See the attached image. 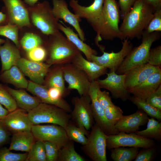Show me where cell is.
Listing matches in <instances>:
<instances>
[{"instance_id":"9c48e42d","label":"cell","mask_w":161,"mask_h":161,"mask_svg":"<svg viewBox=\"0 0 161 161\" xmlns=\"http://www.w3.org/2000/svg\"><path fill=\"white\" fill-rule=\"evenodd\" d=\"M91 99L89 95L73 97L72 102L74 105L71 112V119L76 126L88 131L94 124V118L91 106Z\"/></svg>"},{"instance_id":"cb8c5ba5","label":"cell","mask_w":161,"mask_h":161,"mask_svg":"<svg viewBox=\"0 0 161 161\" xmlns=\"http://www.w3.org/2000/svg\"><path fill=\"white\" fill-rule=\"evenodd\" d=\"M161 84V70L152 74L144 81L129 91L134 96L146 100Z\"/></svg>"},{"instance_id":"ba28073f","label":"cell","mask_w":161,"mask_h":161,"mask_svg":"<svg viewBox=\"0 0 161 161\" xmlns=\"http://www.w3.org/2000/svg\"><path fill=\"white\" fill-rule=\"evenodd\" d=\"M104 24L100 35L102 39L112 40L120 38L119 23L120 15L117 4L115 0H104L103 8Z\"/></svg>"},{"instance_id":"277c9868","label":"cell","mask_w":161,"mask_h":161,"mask_svg":"<svg viewBox=\"0 0 161 161\" xmlns=\"http://www.w3.org/2000/svg\"><path fill=\"white\" fill-rule=\"evenodd\" d=\"M160 32L147 33L143 31L141 44L138 46L132 48L116 73L118 74H124L136 66L147 63L151 46L160 37Z\"/></svg>"},{"instance_id":"f546056e","label":"cell","mask_w":161,"mask_h":161,"mask_svg":"<svg viewBox=\"0 0 161 161\" xmlns=\"http://www.w3.org/2000/svg\"><path fill=\"white\" fill-rule=\"evenodd\" d=\"M0 80L21 89H27L28 83V81L17 65L2 72L0 75Z\"/></svg>"},{"instance_id":"6da1fadb","label":"cell","mask_w":161,"mask_h":161,"mask_svg":"<svg viewBox=\"0 0 161 161\" xmlns=\"http://www.w3.org/2000/svg\"><path fill=\"white\" fill-rule=\"evenodd\" d=\"M154 10L145 0H137L123 18L119 27L120 38H139L151 19Z\"/></svg>"},{"instance_id":"d6a6232c","label":"cell","mask_w":161,"mask_h":161,"mask_svg":"<svg viewBox=\"0 0 161 161\" xmlns=\"http://www.w3.org/2000/svg\"><path fill=\"white\" fill-rule=\"evenodd\" d=\"M139 148L120 147L111 149L110 157L114 161H131L135 159Z\"/></svg>"},{"instance_id":"8992f818","label":"cell","mask_w":161,"mask_h":161,"mask_svg":"<svg viewBox=\"0 0 161 161\" xmlns=\"http://www.w3.org/2000/svg\"><path fill=\"white\" fill-rule=\"evenodd\" d=\"M104 0H94L89 6L85 7L80 5L77 0H70L69 5L74 13L80 18L85 19L96 33V42L102 40L100 35L102 31L104 19L103 8Z\"/></svg>"},{"instance_id":"db71d44e","label":"cell","mask_w":161,"mask_h":161,"mask_svg":"<svg viewBox=\"0 0 161 161\" xmlns=\"http://www.w3.org/2000/svg\"><path fill=\"white\" fill-rule=\"evenodd\" d=\"M7 23V19L6 15L0 12V25H4Z\"/></svg>"},{"instance_id":"bcb514c9","label":"cell","mask_w":161,"mask_h":161,"mask_svg":"<svg viewBox=\"0 0 161 161\" xmlns=\"http://www.w3.org/2000/svg\"><path fill=\"white\" fill-rule=\"evenodd\" d=\"M155 146L145 148L139 151L134 159L135 161H152L154 159Z\"/></svg>"},{"instance_id":"ee69618b","label":"cell","mask_w":161,"mask_h":161,"mask_svg":"<svg viewBox=\"0 0 161 161\" xmlns=\"http://www.w3.org/2000/svg\"><path fill=\"white\" fill-rule=\"evenodd\" d=\"M147 63L155 66L161 67V46L151 49Z\"/></svg>"},{"instance_id":"d4e9b609","label":"cell","mask_w":161,"mask_h":161,"mask_svg":"<svg viewBox=\"0 0 161 161\" xmlns=\"http://www.w3.org/2000/svg\"><path fill=\"white\" fill-rule=\"evenodd\" d=\"M58 23V27L60 30L62 32L67 38L81 52H83L86 57V59L92 61V57L93 55H97V52L89 45L84 42L79 38L78 34L75 33L70 27L66 26L62 21Z\"/></svg>"},{"instance_id":"ac0fdd59","label":"cell","mask_w":161,"mask_h":161,"mask_svg":"<svg viewBox=\"0 0 161 161\" xmlns=\"http://www.w3.org/2000/svg\"><path fill=\"white\" fill-rule=\"evenodd\" d=\"M52 11L55 18L58 21L61 19L72 26L77 32L80 38L83 41H85V33L79 24L81 21V18L69 10L66 1L52 0Z\"/></svg>"},{"instance_id":"8d00e7d4","label":"cell","mask_w":161,"mask_h":161,"mask_svg":"<svg viewBox=\"0 0 161 161\" xmlns=\"http://www.w3.org/2000/svg\"><path fill=\"white\" fill-rule=\"evenodd\" d=\"M20 43L22 48L27 52L36 47L42 45L43 41L38 35L32 33L27 32L23 35Z\"/></svg>"},{"instance_id":"60d3db41","label":"cell","mask_w":161,"mask_h":161,"mask_svg":"<svg viewBox=\"0 0 161 161\" xmlns=\"http://www.w3.org/2000/svg\"><path fill=\"white\" fill-rule=\"evenodd\" d=\"M104 113L107 120L114 126L123 115V112L122 109L120 107L114 104L105 109Z\"/></svg>"},{"instance_id":"44dd1931","label":"cell","mask_w":161,"mask_h":161,"mask_svg":"<svg viewBox=\"0 0 161 161\" xmlns=\"http://www.w3.org/2000/svg\"><path fill=\"white\" fill-rule=\"evenodd\" d=\"M148 118L145 113L138 109L134 113L123 115L114 127L119 132L135 133L139 129L140 126L147 124Z\"/></svg>"},{"instance_id":"f35d334b","label":"cell","mask_w":161,"mask_h":161,"mask_svg":"<svg viewBox=\"0 0 161 161\" xmlns=\"http://www.w3.org/2000/svg\"><path fill=\"white\" fill-rule=\"evenodd\" d=\"M0 104L4 106L9 112L17 108L16 103L4 86L0 83Z\"/></svg>"},{"instance_id":"9f6ffc18","label":"cell","mask_w":161,"mask_h":161,"mask_svg":"<svg viewBox=\"0 0 161 161\" xmlns=\"http://www.w3.org/2000/svg\"><path fill=\"white\" fill-rule=\"evenodd\" d=\"M39 0H24V2L30 6L35 4Z\"/></svg>"},{"instance_id":"5bb4252c","label":"cell","mask_w":161,"mask_h":161,"mask_svg":"<svg viewBox=\"0 0 161 161\" xmlns=\"http://www.w3.org/2000/svg\"><path fill=\"white\" fill-rule=\"evenodd\" d=\"M122 44V48L118 52H114L112 51L109 53L103 51V54L100 56L93 55L92 61L100 66L109 69V72H116L133 48L132 44L127 38L124 39Z\"/></svg>"},{"instance_id":"484cf974","label":"cell","mask_w":161,"mask_h":161,"mask_svg":"<svg viewBox=\"0 0 161 161\" xmlns=\"http://www.w3.org/2000/svg\"><path fill=\"white\" fill-rule=\"evenodd\" d=\"M2 45H0V57L1 64V72L16 65L21 58L19 49L15 46L8 39Z\"/></svg>"},{"instance_id":"1f68e13d","label":"cell","mask_w":161,"mask_h":161,"mask_svg":"<svg viewBox=\"0 0 161 161\" xmlns=\"http://www.w3.org/2000/svg\"><path fill=\"white\" fill-rule=\"evenodd\" d=\"M147 128L143 130L137 131V134L143 137L160 141L161 140V122L155 118H148Z\"/></svg>"},{"instance_id":"4fadbf2b","label":"cell","mask_w":161,"mask_h":161,"mask_svg":"<svg viewBox=\"0 0 161 161\" xmlns=\"http://www.w3.org/2000/svg\"><path fill=\"white\" fill-rule=\"evenodd\" d=\"M100 88L96 81L91 82L88 92L91 100V106L95 123L107 135L115 134L119 132L114 126L111 124L106 119L104 110L100 105L97 98V92Z\"/></svg>"},{"instance_id":"52a82bcc","label":"cell","mask_w":161,"mask_h":161,"mask_svg":"<svg viewBox=\"0 0 161 161\" xmlns=\"http://www.w3.org/2000/svg\"><path fill=\"white\" fill-rule=\"evenodd\" d=\"M91 128L87 143L81 148L93 161H107V135L96 123Z\"/></svg>"},{"instance_id":"4dcf8cb0","label":"cell","mask_w":161,"mask_h":161,"mask_svg":"<svg viewBox=\"0 0 161 161\" xmlns=\"http://www.w3.org/2000/svg\"><path fill=\"white\" fill-rule=\"evenodd\" d=\"M67 136L70 140L75 142L82 145L87 143L89 134L84 128L76 126L70 121L65 128Z\"/></svg>"},{"instance_id":"816d5d0a","label":"cell","mask_w":161,"mask_h":161,"mask_svg":"<svg viewBox=\"0 0 161 161\" xmlns=\"http://www.w3.org/2000/svg\"><path fill=\"white\" fill-rule=\"evenodd\" d=\"M48 93L50 97L54 100H60L66 96L61 90L54 87L48 88Z\"/></svg>"},{"instance_id":"7dc6e473","label":"cell","mask_w":161,"mask_h":161,"mask_svg":"<svg viewBox=\"0 0 161 161\" xmlns=\"http://www.w3.org/2000/svg\"><path fill=\"white\" fill-rule=\"evenodd\" d=\"M151 105L161 110V84L146 100Z\"/></svg>"},{"instance_id":"d6986e66","label":"cell","mask_w":161,"mask_h":161,"mask_svg":"<svg viewBox=\"0 0 161 161\" xmlns=\"http://www.w3.org/2000/svg\"><path fill=\"white\" fill-rule=\"evenodd\" d=\"M1 120L11 134L31 131L32 125L29 118L27 112L23 109L17 108L10 112Z\"/></svg>"},{"instance_id":"3957f363","label":"cell","mask_w":161,"mask_h":161,"mask_svg":"<svg viewBox=\"0 0 161 161\" xmlns=\"http://www.w3.org/2000/svg\"><path fill=\"white\" fill-rule=\"evenodd\" d=\"M32 125L41 124H54L65 129L70 121V114L55 105L43 102L27 112Z\"/></svg>"},{"instance_id":"7c38bea8","label":"cell","mask_w":161,"mask_h":161,"mask_svg":"<svg viewBox=\"0 0 161 161\" xmlns=\"http://www.w3.org/2000/svg\"><path fill=\"white\" fill-rule=\"evenodd\" d=\"M64 80L68 84L67 89L76 90L80 96L88 95L91 82L87 75L72 63L62 65Z\"/></svg>"},{"instance_id":"681fc988","label":"cell","mask_w":161,"mask_h":161,"mask_svg":"<svg viewBox=\"0 0 161 161\" xmlns=\"http://www.w3.org/2000/svg\"><path fill=\"white\" fill-rule=\"evenodd\" d=\"M11 135V133L0 120V148L10 142Z\"/></svg>"},{"instance_id":"74e56055","label":"cell","mask_w":161,"mask_h":161,"mask_svg":"<svg viewBox=\"0 0 161 161\" xmlns=\"http://www.w3.org/2000/svg\"><path fill=\"white\" fill-rule=\"evenodd\" d=\"M19 29L17 25L9 23L0 25V35L4 36L12 41L16 46L19 49L20 44L18 37Z\"/></svg>"},{"instance_id":"836d02e7","label":"cell","mask_w":161,"mask_h":161,"mask_svg":"<svg viewBox=\"0 0 161 161\" xmlns=\"http://www.w3.org/2000/svg\"><path fill=\"white\" fill-rule=\"evenodd\" d=\"M86 159L78 153L75 148L74 141L69 140L58 151V161H85Z\"/></svg>"},{"instance_id":"f907efd6","label":"cell","mask_w":161,"mask_h":161,"mask_svg":"<svg viewBox=\"0 0 161 161\" xmlns=\"http://www.w3.org/2000/svg\"><path fill=\"white\" fill-rule=\"evenodd\" d=\"M137 0H119L121 14L123 18L130 11L132 6Z\"/></svg>"},{"instance_id":"f5cc1de1","label":"cell","mask_w":161,"mask_h":161,"mask_svg":"<svg viewBox=\"0 0 161 161\" xmlns=\"http://www.w3.org/2000/svg\"><path fill=\"white\" fill-rule=\"evenodd\" d=\"M146 3L150 6L154 11L161 9V0H145Z\"/></svg>"},{"instance_id":"f6af8a7d","label":"cell","mask_w":161,"mask_h":161,"mask_svg":"<svg viewBox=\"0 0 161 161\" xmlns=\"http://www.w3.org/2000/svg\"><path fill=\"white\" fill-rule=\"evenodd\" d=\"M47 161H57L59 149L54 143L44 141Z\"/></svg>"},{"instance_id":"83f0119b","label":"cell","mask_w":161,"mask_h":161,"mask_svg":"<svg viewBox=\"0 0 161 161\" xmlns=\"http://www.w3.org/2000/svg\"><path fill=\"white\" fill-rule=\"evenodd\" d=\"M36 140L31 131H24L12 134L10 150L28 152Z\"/></svg>"},{"instance_id":"11a10c76","label":"cell","mask_w":161,"mask_h":161,"mask_svg":"<svg viewBox=\"0 0 161 161\" xmlns=\"http://www.w3.org/2000/svg\"><path fill=\"white\" fill-rule=\"evenodd\" d=\"M9 112L7 109L4 108L0 104V120L2 119Z\"/></svg>"},{"instance_id":"6f0895ef","label":"cell","mask_w":161,"mask_h":161,"mask_svg":"<svg viewBox=\"0 0 161 161\" xmlns=\"http://www.w3.org/2000/svg\"><path fill=\"white\" fill-rule=\"evenodd\" d=\"M6 41V40L0 38V45L1 44L4 43Z\"/></svg>"},{"instance_id":"9a60e30c","label":"cell","mask_w":161,"mask_h":161,"mask_svg":"<svg viewBox=\"0 0 161 161\" xmlns=\"http://www.w3.org/2000/svg\"><path fill=\"white\" fill-rule=\"evenodd\" d=\"M1 0L4 4L3 9L7 17V23L16 25L20 29L31 27L28 7L21 0Z\"/></svg>"},{"instance_id":"ab89813d","label":"cell","mask_w":161,"mask_h":161,"mask_svg":"<svg viewBox=\"0 0 161 161\" xmlns=\"http://www.w3.org/2000/svg\"><path fill=\"white\" fill-rule=\"evenodd\" d=\"M8 148L3 146L0 148V161H25L28 153H16Z\"/></svg>"},{"instance_id":"c3c4849f","label":"cell","mask_w":161,"mask_h":161,"mask_svg":"<svg viewBox=\"0 0 161 161\" xmlns=\"http://www.w3.org/2000/svg\"><path fill=\"white\" fill-rule=\"evenodd\" d=\"M97 96L100 105L104 110L114 104L108 92L101 91L100 88L97 91Z\"/></svg>"},{"instance_id":"f1b7e54d","label":"cell","mask_w":161,"mask_h":161,"mask_svg":"<svg viewBox=\"0 0 161 161\" xmlns=\"http://www.w3.org/2000/svg\"><path fill=\"white\" fill-rule=\"evenodd\" d=\"M55 65L51 69L50 68L45 77V86L48 88L52 87L60 89L66 96L69 93V91L65 86L63 76L62 65Z\"/></svg>"},{"instance_id":"d590c367","label":"cell","mask_w":161,"mask_h":161,"mask_svg":"<svg viewBox=\"0 0 161 161\" xmlns=\"http://www.w3.org/2000/svg\"><path fill=\"white\" fill-rule=\"evenodd\" d=\"M25 161H47L44 142L36 140L28 152Z\"/></svg>"},{"instance_id":"4316f807","label":"cell","mask_w":161,"mask_h":161,"mask_svg":"<svg viewBox=\"0 0 161 161\" xmlns=\"http://www.w3.org/2000/svg\"><path fill=\"white\" fill-rule=\"evenodd\" d=\"M4 86L15 100L17 107L27 112L36 107L42 102L39 98L30 95L25 90L15 89L8 86Z\"/></svg>"},{"instance_id":"e575fe53","label":"cell","mask_w":161,"mask_h":161,"mask_svg":"<svg viewBox=\"0 0 161 161\" xmlns=\"http://www.w3.org/2000/svg\"><path fill=\"white\" fill-rule=\"evenodd\" d=\"M135 105L138 109H141L148 115L160 121L161 120V110L154 107L148 103L145 100L134 96H130L128 99Z\"/></svg>"},{"instance_id":"7a4b0ae2","label":"cell","mask_w":161,"mask_h":161,"mask_svg":"<svg viewBox=\"0 0 161 161\" xmlns=\"http://www.w3.org/2000/svg\"><path fill=\"white\" fill-rule=\"evenodd\" d=\"M46 43V63L63 65L71 63L80 52L59 31L49 35Z\"/></svg>"},{"instance_id":"7bdbcfd3","label":"cell","mask_w":161,"mask_h":161,"mask_svg":"<svg viewBox=\"0 0 161 161\" xmlns=\"http://www.w3.org/2000/svg\"><path fill=\"white\" fill-rule=\"evenodd\" d=\"M46 48L42 45L36 47L27 52L29 60L33 61L42 62L47 57Z\"/></svg>"},{"instance_id":"b9f144b4","label":"cell","mask_w":161,"mask_h":161,"mask_svg":"<svg viewBox=\"0 0 161 161\" xmlns=\"http://www.w3.org/2000/svg\"><path fill=\"white\" fill-rule=\"evenodd\" d=\"M144 31L147 33L161 32V9L154 11L151 19Z\"/></svg>"},{"instance_id":"2e32d148","label":"cell","mask_w":161,"mask_h":161,"mask_svg":"<svg viewBox=\"0 0 161 161\" xmlns=\"http://www.w3.org/2000/svg\"><path fill=\"white\" fill-rule=\"evenodd\" d=\"M106 74L107 77L105 79L96 80L100 88L109 91L114 98L120 99L124 101L128 100L130 93L125 86V74H118L112 72Z\"/></svg>"},{"instance_id":"7402d4cb","label":"cell","mask_w":161,"mask_h":161,"mask_svg":"<svg viewBox=\"0 0 161 161\" xmlns=\"http://www.w3.org/2000/svg\"><path fill=\"white\" fill-rule=\"evenodd\" d=\"M71 63L78 68L83 71L91 82L96 80L100 77L107 73L108 69L88 61L83 57L81 52L76 56Z\"/></svg>"},{"instance_id":"5b68a950","label":"cell","mask_w":161,"mask_h":161,"mask_svg":"<svg viewBox=\"0 0 161 161\" xmlns=\"http://www.w3.org/2000/svg\"><path fill=\"white\" fill-rule=\"evenodd\" d=\"M28 9L33 24L43 34L49 35L60 31L58 21L54 17L52 7L47 1L28 7Z\"/></svg>"},{"instance_id":"8fae6325","label":"cell","mask_w":161,"mask_h":161,"mask_svg":"<svg viewBox=\"0 0 161 161\" xmlns=\"http://www.w3.org/2000/svg\"><path fill=\"white\" fill-rule=\"evenodd\" d=\"M106 148L111 149L120 147H134L143 148L155 146V141L138 135L135 133L119 132L107 135Z\"/></svg>"},{"instance_id":"603a6c76","label":"cell","mask_w":161,"mask_h":161,"mask_svg":"<svg viewBox=\"0 0 161 161\" xmlns=\"http://www.w3.org/2000/svg\"><path fill=\"white\" fill-rule=\"evenodd\" d=\"M27 89L28 91L39 98L42 102L55 105L68 113L71 112L72 111L70 106L64 99L58 100L52 99L48 94V88L45 85L29 81Z\"/></svg>"},{"instance_id":"e0dca14e","label":"cell","mask_w":161,"mask_h":161,"mask_svg":"<svg viewBox=\"0 0 161 161\" xmlns=\"http://www.w3.org/2000/svg\"><path fill=\"white\" fill-rule=\"evenodd\" d=\"M24 75L35 83L42 85L51 65L21 58L17 65Z\"/></svg>"},{"instance_id":"30bf717a","label":"cell","mask_w":161,"mask_h":161,"mask_svg":"<svg viewBox=\"0 0 161 161\" xmlns=\"http://www.w3.org/2000/svg\"><path fill=\"white\" fill-rule=\"evenodd\" d=\"M31 131L36 140L52 143L59 149L70 140L65 129L57 125H32Z\"/></svg>"},{"instance_id":"ffe728a7","label":"cell","mask_w":161,"mask_h":161,"mask_svg":"<svg viewBox=\"0 0 161 161\" xmlns=\"http://www.w3.org/2000/svg\"><path fill=\"white\" fill-rule=\"evenodd\" d=\"M160 70V68L147 63L132 68L124 74V83L126 88L129 92L144 81L152 74Z\"/></svg>"}]
</instances>
